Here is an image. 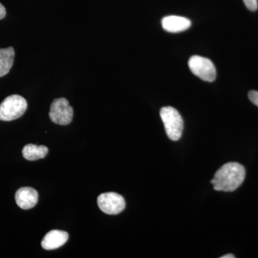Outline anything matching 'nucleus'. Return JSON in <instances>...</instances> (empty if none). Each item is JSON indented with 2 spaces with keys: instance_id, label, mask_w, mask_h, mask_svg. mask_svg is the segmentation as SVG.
I'll return each mask as SVG.
<instances>
[{
  "instance_id": "obj_7",
  "label": "nucleus",
  "mask_w": 258,
  "mask_h": 258,
  "mask_svg": "<svg viewBox=\"0 0 258 258\" xmlns=\"http://www.w3.org/2000/svg\"><path fill=\"white\" fill-rule=\"evenodd\" d=\"M17 205L23 210H30L36 205L38 201V192L32 187H22L15 194Z\"/></svg>"
},
{
  "instance_id": "obj_6",
  "label": "nucleus",
  "mask_w": 258,
  "mask_h": 258,
  "mask_svg": "<svg viewBox=\"0 0 258 258\" xmlns=\"http://www.w3.org/2000/svg\"><path fill=\"white\" fill-rule=\"evenodd\" d=\"M98 208L107 215H115L123 212L125 202L121 195L115 192L101 194L97 200Z\"/></svg>"
},
{
  "instance_id": "obj_2",
  "label": "nucleus",
  "mask_w": 258,
  "mask_h": 258,
  "mask_svg": "<svg viewBox=\"0 0 258 258\" xmlns=\"http://www.w3.org/2000/svg\"><path fill=\"white\" fill-rule=\"evenodd\" d=\"M160 116L168 137L174 142L179 140L184 129V121L179 112L171 106L163 107Z\"/></svg>"
},
{
  "instance_id": "obj_13",
  "label": "nucleus",
  "mask_w": 258,
  "mask_h": 258,
  "mask_svg": "<svg viewBox=\"0 0 258 258\" xmlns=\"http://www.w3.org/2000/svg\"><path fill=\"white\" fill-rule=\"evenodd\" d=\"M249 99L258 107V91H251L248 93Z\"/></svg>"
},
{
  "instance_id": "obj_12",
  "label": "nucleus",
  "mask_w": 258,
  "mask_h": 258,
  "mask_svg": "<svg viewBox=\"0 0 258 258\" xmlns=\"http://www.w3.org/2000/svg\"><path fill=\"white\" fill-rule=\"evenodd\" d=\"M243 2L246 8L250 10V11L254 12L257 10V0H243Z\"/></svg>"
},
{
  "instance_id": "obj_9",
  "label": "nucleus",
  "mask_w": 258,
  "mask_h": 258,
  "mask_svg": "<svg viewBox=\"0 0 258 258\" xmlns=\"http://www.w3.org/2000/svg\"><path fill=\"white\" fill-rule=\"evenodd\" d=\"M69 234L64 231L52 230L44 237L41 244L46 250L55 249L62 247L69 240Z\"/></svg>"
},
{
  "instance_id": "obj_10",
  "label": "nucleus",
  "mask_w": 258,
  "mask_h": 258,
  "mask_svg": "<svg viewBox=\"0 0 258 258\" xmlns=\"http://www.w3.org/2000/svg\"><path fill=\"white\" fill-rule=\"evenodd\" d=\"M15 50L13 47L0 49V78L10 72L14 62Z\"/></svg>"
},
{
  "instance_id": "obj_8",
  "label": "nucleus",
  "mask_w": 258,
  "mask_h": 258,
  "mask_svg": "<svg viewBox=\"0 0 258 258\" xmlns=\"http://www.w3.org/2000/svg\"><path fill=\"white\" fill-rule=\"evenodd\" d=\"M161 24L165 31L176 33L187 30L191 27V23L189 19L171 15L163 18Z\"/></svg>"
},
{
  "instance_id": "obj_5",
  "label": "nucleus",
  "mask_w": 258,
  "mask_h": 258,
  "mask_svg": "<svg viewBox=\"0 0 258 258\" xmlns=\"http://www.w3.org/2000/svg\"><path fill=\"white\" fill-rule=\"evenodd\" d=\"M49 117L51 121L56 124L69 125L74 117V108L66 98H56L51 103Z\"/></svg>"
},
{
  "instance_id": "obj_15",
  "label": "nucleus",
  "mask_w": 258,
  "mask_h": 258,
  "mask_svg": "<svg viewBox=\"0 0 258 258\" xmlns=\"http://www.w3.org/2000/svg\"><path fill=\"white\" fill-rule=\"evenodd\" d=\"M235 256L232 254H227L225 255L222 256L221 258H235Z\"/></svg>"
},
{
  "instance_id": "obj_3",
  "label": "nucleus",
  "mask_w": 258,
  "mask_h": 258,
  "mask_svg": "<svg viewBox=\"0 0 258 258\" xmlns=\"http://www.w3.org/2000/svg\"><path fill=\"white\" fill-rule=\"evenodd\" d=\"M28 103L19 95H12L0 104V120L11 121L20 118L26 111Z\"/></svg>"
},
{
  "instance_id": "obj_14",
  "label": "nucleus",
  "mask_w": 258,
  "mask_h": 258,
  "mask_svg": "<svg viewBox=\"0 0 258 258\" xmlns=\"http://www.w3.org/2000/svg\"><path fill=\"white\" fill-rule=\"evenodd\" d=\"M6 16V9L3 5L0 3V20Z\"/></svg>"
},
{
  "instance_id": "obj_1",
  "label": "nucleus",
  "mask_w": 258,
  "mask_h": 258,
  "mask_svg": "<svg viewBox=\"0 0 258 258\" xmlns=\"http://www.w3.org/2000/svg\"><path fill=\"white\" fill-rule=\"evenodd\" d=\"M246 171L239 163H227L217 171L211 183L217 191H233L243 183Z\"/></svg>"
},
{
  "instance_id": "obj_11",
  "label": "nucleus",
  "mask_w": 258,
  "mask_h": 258,
  "mask_svg": "<svg viewBox=\"0 0 258 258\" xmlns=\"http://www.w3.org/2000/svg\"><path fill=\"white\" fill-rule=\"evenodd\" d=\"M48 149L45 146L28 144L23 149V157L28 161H36L46 157Z\"/></svg>"
},
{
  "instance_id": "obj_4",
  "label": "nucleus",
  "mask_w": 258,
  "mask_h": 258,
  "mask_svg": "<svg viewBox=\"0 0 258 258\" xmlns=\"http://www.w3.org/2000/svg\"><path fill=\"white\" fill-rule=\"evenodd\" d=\"M188 64L191 73L203 81L213 82L216 79V69L210 59L194 55L190 57Z\"/></svg>"
}]
</instances>
